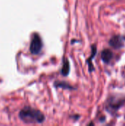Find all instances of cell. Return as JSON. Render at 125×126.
I'll use <instances>...</instances> for the list:
<instances>
[{"instance_id":"obj_5","label":"cell","mask_w":125,"mask_h":126,"mask_svg":"<svg viewBox=\"0 0 125 126\" xmlns=\"http://www.w3.org/2000/svg\"><path fill=\"white\" fill-rule=\"evenodd\" d=\"M70 71V68H69V63L68 61V60L65 61H64V63H63V68H62V75L66 76V75H68L69 72Z\"/></svg>"},{"instance_id":"obj_1","label":"cell","mask_w":125,"mask_h":126,"mask_svg":"<svg viewBox=\"0 0 125 126\" xmlns=\"http://www.w3.org/2000/svg\"><path fill=\"white\" fill-rule=\"evenodd\" d=\"M20 119L27 123H41L44 121V115L39 111L30 107H25L19 112Z\"/></svg>"},{"instance_id":"obj_4","label":"cell","mask_w":125,"mask_h":126,"mask_svg":"<svg viewBox=\"0 0 125 126\" xmlns=\"http://www.w3.org/2000/svg\"><path fill=\"white\" fill-rule=\"evenodd\" d=\"M113 52L110 50V49H104L102 52V55H101V58L102 60L104 63H110V61H111V59L113 58Z\"/></svg>"},{"instance_id":"obj_2","label":"cell","mask_w":125,"mask_h":126,"mask_svg":"<svg viewBox=\"0 0 125 126\" xmlns=\"http://www.w3.org/2000/svg\"><path fill=\"white\" fill-rule=\"evenodd\" d=\"M42 47H43V44L41 37L37 33L34 34L30 44V47H29L30 52L34 55H37L41 52Z\"/></svg>"},{"instance_id":"obj_3","label":"cell","mask_w":125,"mask_h":126,"mask_svg":"<svg viewBox=\"0 0 125 126\" xmlns=\"http://www.w3.org/2000/svg\"><path fill=\"white\" fill-rule=\"evenodd\" d=\"M125 38L121 35H115L111 38L109 41L110 45L114 49H120L124 46Z\"/></svg>"}]
</instances>
